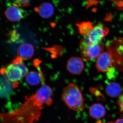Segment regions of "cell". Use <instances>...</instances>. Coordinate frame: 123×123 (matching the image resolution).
<instances>
[{
	"label": "cell",
	"instance_id": "cell-1",
	"mask_svg": "<svg viewBox=\"0 0 123 123\" xmlns=\"http://www.w3.org/2000/svg\"><path fill=\"white\" fill-rule=\"evenodd\" d=\"M53 94L51 87L43 85L20 107L9 113L8 123H34L38 121L44 107L52 104Z\"/></svg>",
	"mask_w": 123,
	"mask_h": 123
},
{
	"label": "cell",
	"instance_id": "cell-3",
	"mask_svg": "<svg viewBox=\"0 0 123 123\" xmlns=\"http://www.w3.org/2000/svg\"><path fill=\"white\" fill-rule=\"evenodd\" d=\"M23 60L18 56L10 64L0 69V73L7 77L12 83L13 88H17L18 82L25 77L29 72L28 68L23 63Z\"/></svg>",
	"mask_w": 123,
	"mask_h": 123
},
{
	"label": "cell",
	"instance_id": "cell-20",
	"mask_svg": "<svg viewBox=\"0 0 123 123\" xmlns=\"http://www.w3.org/2000/svg\"><path fill=\"white\" fill-rule=\"evenodd\" d=\"M109 0L112 1H120L121 0Z\"/></svg>",
	"mask_w": 123,
	"mask_h": 123
},
{
	"label": "cell",
	"instance_id": "cell-18",
	"mask_svg": "<svg viewBox=\"0 0 123 123\" xmlns=\"http://www.w3.org/2000/svg\"><path fill=\"white\" fill-rule=\"evenodd\" d=\"M86 8L90 7L91 6L92 4H93L95 3V1L94 0H86Z\"/></svg>",
	"mask_w": 123,
	"mask_h": 123
},
{
	"label": "cell",
	"instance_id": "cell-19",
	"mask_svg": "<svg viewBox=\"0 0 123 123\" xmlns=\"http://www.w3.org/2000/svg\"><path fill=\"white\" fill-rule=\"evenodd\" d=\"M115 123H123V119L120 118L117 120Z\"/></svg>",
	"mask_w": 123,
	"mask_h": 123
},
{
	"label": "cell",
	"instance_id": "cell-11",
	"mask_svg": "<svg viewBox=\"0 0 123 123\" xmlns=\"http://www.w3.org/2000/svg\"><path fill=\"white\" fill-rule=\"evenodd\" d=\"M34 48L32 44L25 43L21 44L18 49L17 54L24 60L30 59L34 53Z\"/></svg>",
	"mask_w": 123,
	"mask_h": 123
},
{
	"label": "cell",
	"instance_id": "cell-6",
	"mask_svg": "<svg viewBox=\"0 0 123 123\" xmlns=\"http://www.w3.org/2000/svg\"><path fill=\"white\" fill-rule=\"evenodd\" d=\"M112 60L110 53L104 52L101 53L97 59L95 66L97 70L100 72H106L112 67Z\"/></svg>",
	"mask_w": 123,
	"mask_h": 123
},
{
	"label": "cell",
	"instance_id": "cell-10",
	"mask_svg": "<svg viewBox=\"0 0 123 123\" xmlns=\"http://www.w3.org/2000/svg\"><path fill=\"white\" fill-rule=\"evenodd\" d=\"M34 11L41 17L45 19H48L53 15L55 9L51 3L44 2L38 7H35Z\"/></svg>",
	"mask_w": 123,
	"mask_h": 123
},
{
	"label": "cell",
	"instance_id": "cell-13",
	"mask_svg": "<svg viewBox=\"0 0 123 123\" xmlns=\"http://www.w3.org/2000/svg\"><path fill=\"white\" fill-rule=\"evenodd\" d=\"M106 91L109 97L113 98H116L121 95L122 88L120 85L118 83L111 82L108 83L107 86Z\"/></svg>",
	"mask_w": 123,
	"mask_h": 123
},
{
	"label": "cell",
	"instance_id": "cell-9",
	"mask_svg": "<svg viewBox=\"0 0 123 123\" xmlns=\"http://www.w3.org/2000/svg\"><path fill=\"white\" fill-rule=\"evenodd\" d=\"M25 80L27 83L31 86H37L40 84L43 85L45 84L43 74L37 71L29 72L25 76Z\"/></svg>",
	"mask_w": 123,
	"mask_h": 123
},
{
	"label": "cell",
	"instance_id": "cell-7",
	"mask_svg": "<svg viewBox=\"0 0 123 123\" xmlns=\"http://www.w3.org/2000/svg\"><path fill=\"white\" fill-rule=\"evenodd\" d=\"M67 69L71 74L80 75L82 73L85 68L84 62L79 57L70 58L67 62Z\"/></svg>",
	"mask_w": 123,
	"mask_h": 123
},
{
	"label": "cell",
	"instance_id": "cell-12",
	"mask_svg": "<svg viewBox=\"0 0 123 123\" xmlns=\"http://www.w3.org/2000/svg\"><path fill=\"white\" fill-rule=\"evenodd\" d=\"M90 116L94 118H102L105 115L106 110L102 104L99 103L94 104L92 105L89 110Z\"/></svg>",
	"mask_w": 123,
	"mask_h": 123
},
{
	"label": "cell",
	"instance_id": "cell-15",
	"mask_svg": "<svg viewBox=\"0 0 123 123\" xmlns=\"http://www.w3.org/2000/svg\"><path fill=\"white\" fill-rule=\"evenodd\" d=\"M30 0H16L13 5L18 7H26L30 6Z\"/></svg>",
	"mask_w": 123,
	"mask_h": 123
},
{
	"label": "cell",
	"instance_id": "cell-17",
	"mask_svg": "<svg viewBox=\"0 0 123 123\" xmlns=\"http://www.w3.org/2000/svg\"><path fill=\"white\" fill-rule=\"evenodd\" d=\"M117 104L118 106L120 111L123 114V93L119 96Z\"/></svg>",
	"mask_w": 123,
	"mask_h": 123
},
{
	"label": "cell",
	"instance_id": "cell-4",
	"mask_svg": "<svg viewBox=\"0 0 123 123\" xmlns=\"http://www.w3.org/2000/svg\"><path fill=\"white\" fill-rule=\"evenodd\" d=\"M79 50L82 59L89 61L96 59L99 57L103 52L104 46L102 43L88 44L82 38L79 45Z\"/></svg>",
	"mask_w": 123,
	"mask_h": 123
},
{
	"label": "cell",
	"instance_id": "cell-16",
	"mask_svg": "<svg viewBox=\"0 0 123 123\" xmlns=\"http://www.w3.org/2000/svg\"><path fill=\"white\" fill-rule=\"evenodd\" d=\"M106 73H107V77L109 79H113L116 77V71L115 69L113 66L109 69Z\"/></svg>",
	"mask_w": 123,
	"mask_h": 123
},
{
	"label": "cell",
	"instance_id": "cell-14",
	"mask_svg": "<svg viewBox=\"0 0 123 123\" xmlns=\"http://www.w3.org/2000/svg\"><path fill=\"white\" fill-rule=\"evenodd\" d=\"M76 25L78 27L80 34L84 36L88 35L93 27L91 23L89 21L77 23Z\"/></svg>",
	"mask_w": 123,
	"mask_h": 123
},
{
	"label": "cell",
	"instance_id": "cell-8",
	"mask_svg": "<svg viewBox=\"0 0 123 123\" xmlns=\"http://www.w3.org/2000/svg\"><path fill=\"white\" fill-rule=\"evenodd\" d=\"M5 14L7 19L12 22L18 21L24 17L22 9L13 5L7 8L5 12Z\"/></svg>",
	"mask_w": 123,
	"mask_h": 123
},
{
	"label": "cell",
	"instance_id": "cell-5",
	"mask_svg": "<svg viewBox=\"0 0 123 123\" xmlns=\"http://www.w3.org/2000/svg\"><path fill=\"white\" fill-rule=\"evenodd\" d=\"M109 31L107 27L102 23H99L93 26L88 35L85 36L83 38L88 44H98L101 43Z\"/></svg>",
	"mask_w": 123,
	"mask_h": 123
},
{
	"label": "cell",
	"instance_id": "cell-2",
	"mask_svg": "<svg viewBox=\"0 0 123 123\" xmlns=\"http://www.w3.org/2000/svg\"><path fill=\"white\" fill-rule=\"evenodd\" d=\"M62 99L69 108L75 111H82L85 108V99L81 90L75 83H70L64 88Z\"/></svg>",
	"mask_w": 123,
	"mask_h": 123
}]
</instances>
